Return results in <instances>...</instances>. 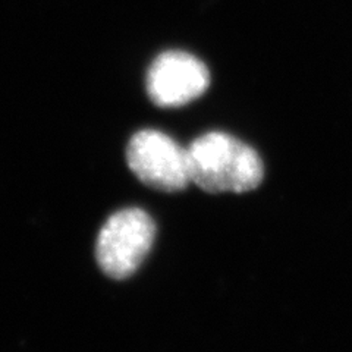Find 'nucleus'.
<instances>
[{"label": "nucleus", "instance_id": "nucleus-1", "mask_svg": "<svg viewBox=\"0 0 352 352\" xmlns=\"http://www.w3.org/2000/svg\"><path fill=\"white\" fill-rule=\"evenodd\" d=\"M191 184L208 194H244L264 178L258 153L225 132H207L186 148Z\"/></svg>", "mask_w": 352, "mask_h": 352}, {"label": "nucleus", "instance_id": "nucleus-2", "mask_svg": "<svg viewBox=\"0 0 352 352\" xmlns=\"http://www.w3.org/2000/svg\"><path fill=\"white\" fill-rule=\"evenodd\" d=\"M156 236V223L141 208H124L110 216L98 232L96 260L110 279L134 274L146 260Z\"/></svg>", "mask_w": 352, "mask_h": 352}, {"label": "nucleus", "instance_id": "nucleus-3", "mask_svg": "<svg viewBox=\"0 0 352 352\" xmlns=\"http://www.w3.org/2000/svg\"><path fill=\"white\" fill-rule=\"evenodd\" d=\"M126 163L131 172L153 190L179 192L191 184L186 148L157 129H142L132 135Z\"/></svg>", "mask_w": 352, "mask_h": 352}, {"label": "nucleus", "instance_id": "nucleus-4", "mask_svg": "<svg viewBox=\"0 0 352 352\" xmlns=\"http://www.w3.org/2000/svg\"><path fill=\"white\" fill-rule=\"evenodd\" d=\"M210 85L207 66L194 54L169 50L154 59L147 72L146 88L153 103L179 107L203 96Z\"/></svg>", "mask_w": 352, "mask_h": 352}]
</instances>
